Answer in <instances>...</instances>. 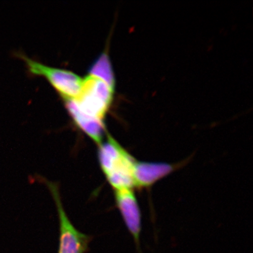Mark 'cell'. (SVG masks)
<instances>
[{"instance_id": "obj_4", "label": "cell", "mask_w": 253, "mask_h": 253, "mask_svg": "<svg viewBox=\"0 0 253 253\" xmlns=\"http://www.w3.org/2000/svg\"><path fill=\"white\" fill-rule=\"evenodd\" d=\"M22 59L30 72L45 78L63 99L68 101L77 96L82 83L81 78L77 75L67 70L49 67L26 56H22Z\"/></svg>"}, {"instance_id": "obj_7", "label": "cell", "mask_w": 253, "mask_h": 253, "mask_svg": "<svg viewBox=\"0 0 253 253\" xmlns=\"http://www.w3.org/2000/svg\"><path fill=\"white\" fill-rule=\"evenodd\" d=\"M66 106L78 127L96 144H101L104 131V123L80 112L72 100L66 101Z\"/></svg>"}, {"instance_id": "obj_3", "label": "cell", "mask_w": 253, "mask_h": 253, "mask_svg": "<svg viewBox=\"0 0 253 253\" xmlns=\"http://www.w3.org/2000/svg\"><path fill=\"white\" fill-rule=\"evenodd\" d=\"M54 199L59 221L58 253H86L89 251L91 237L76 229L68 217L61 200L57 183L43 179Z\"/></svg>"}, {"instance_id": "obj_1", "label": "cell", "mask_w": 253, "mask_h": 253, "mask_svg": "<svg viewBox=\"0 0 253 253\" xmlns=\"http://www.w3.org/2000/svg\"><path fill=\"white\" fill-rule=\"evenodd\" d=\"M98 158L100 167L113 191L133 189L136 161L110 135L99 145Z\"/></svg>"}, {"instance_id": "obj_5", "label": "cell", "mask_w": 253, "mask_h": 253, "mask_svg": "<svg viewBox=\"0 0 253 253\" xmlns=\"http://www.w3.org/2000/svg\"><path fill=\"white\" fill-rule=\"evenodd\" d=\"M114 194L116 205L126 228L136 242L139 243L141 231V214L133 189L118 190L114 191Z\"/></svg>"}, {"instance_id": "obj_6", "label": "cell", "mask_w": 253, "mask_h": 253, "mask_svg": "<svg viewBox=\"0 0 253 253\" xmlns=\"http://www.w3.org/2000/svg\"><path fill=\"white\" fill-rule=\"evenodd\" d=\"M172 165L166 163L136 162L134 169L135 187H148L174 170Z\"/></svg>"}, {"instance_id": "obj_8", "label": "cell", "mask_w": 253, "mask_h": 253, "mask_svg": "<svg viewBox=\"0 0 253 253\" xmlns=\"http://www.w3.org/2000/svg\"><path fill=\"white\" fill-rule=\"evenodd\" d=\"M89 75L101 78L111 85L114 86L112 68L107 55L103 54L89 68Z\"/></svg>"}, {"instance_id": "obj_2", "label": "cell", "mask_w": 253, "mask_h": 253, "mask_svg": "<svg viewBox=\"0 0 253 253\" xmlns=\"http://www.w3.org/2000/svg\"><path fill=\"white\" fill-rule=\"evenodd\" d=\"M113 86L101 78L86 76L82 80L79 93L72 99L78 111L103 122L113 101Z\"/></svg>"}]
</instances>
